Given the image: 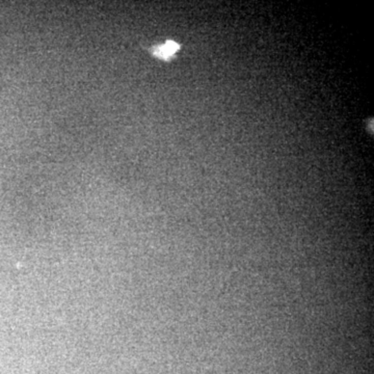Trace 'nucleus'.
Wrapping results in <instances>:
<instances>
[{"label": "nucleus", "mask_w": 374, "mask_h": 374, "mask_svg": "<svg viewBox=\"0 0 374 374\" xmlns=\"http://www.w3.org/2000/svg\"><path fill=\"white\" fill-rule=\"evenodd\" d=\"M179 48L180 46L177 43H175L173 41H167L165 44H163V45L154 49L153 54L161 59L167 60L179 50Z\"/></svg>", "instance_id": "f257e3e1"}]
</instances>
